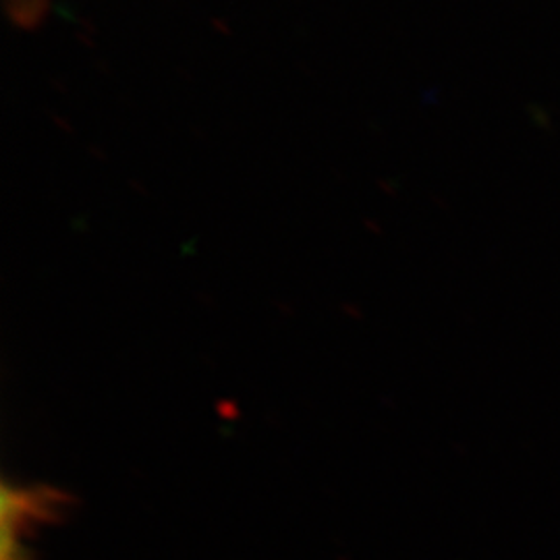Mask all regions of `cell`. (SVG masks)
Instances as JSON below:
<instances>
[{"label": "cell", "instance_id": "obj_1", "mask_svg": "<svg viewBox=\"0 0 560 560\" xmlns=\"http://www.w3.org/2000/svg\"><path fill=\"white\" fill-rule=\"evenodd\" d=\"M52 504L46 492L2 488V560H30L21 540L30 534L32 525L52 515Z\"/></svg>", "mask_w": 560, "mask_h": 560}]
</instances>
